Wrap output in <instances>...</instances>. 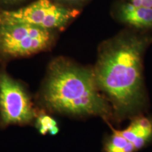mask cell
<instances>
[{"label":"cell","mask_w":152,"mask_h":152,"mask_svg":"<svg viewBox=\"0 0 152 152\" xmlns=\"http://www.w3.org/2000/svg\"><path fill=\"white\" fill-rule=\"evenodd\" d=\"M52 35L49 30L18 22L0 23V52L9 56L33 55L50 45Z\"/></svg>","instance_id":"3"},{"label":"cell","mask_w":152,"mask_h":152,"mask_svg":"<svg viewBox=\"0 0 152 152\" xmlns=\"http://www.w3.org/2000/svg\"><path fill=\"white\" fill-rule=\"evenodd\" d=\"M76 14L75 11L63 8L50 0H37L24 8L3 13L1 22L25 23L49 30L62 28Z\"/></svg>","instance_id":"5"},{"label":"cell","mask_w":152,"mask_h":152,"mask_svg":"<svg viewBox=\"0 0 152 152\" xmlns=\"http://www.w3.org/2000/svg\"><path fill=\"white\" fill-rule=\"evenodd\" d=\"M135 7H144L152 9V0H130V2Z\"/></svg>","instance_id":"10"},{"label":"cell","mask_w":152,"mask_h":152,"mask_svg":"<svg viewBox=\"0 0 152 152\" xmlns=\"http://www.w3.org/2000/svg\"><path fill=\"white\" fill-rule=\"evenodd\" d=\"M27 91L9 74L0 73V121L4 125H24L36 118Z\"/></svg>","instance_id":"4"},{"label":"cell","mask_w":152,"mask_h":152,"mask_svg":"<svg viewBox=\"0 0 152 152\" xmlns=\"http://www.w3.org/2000/svg\"><path fill=\"white\" fill-rule=\"evenodd\" d=\"M125 139L132 142L136 150L145 146L152 137V121L144 116L136 118L125 130L120 131Z\"/></svg>","instance_id":"6"},{"label":"cell","mask_w":152,"mask_h":152,"mask_svg":"<svg viewBox=\"0 0 152 152\" xmlns=\"http://www.w3.org/2000/svg\"><path fill=\"white\" fill-rule=\"evenodd\" d=\"M1 22V17H0V23Z\"/></svg>","instance_id":"11"},{"label":"cell","mask_w":152,"mask_h":152,"mask_svg":"<svg viewBox=\"0 0 152 152\" xmlns=\"http://www.w3.org/2000/svg\"><path fill=\"white\" fill-rule=\"evenodd\" d=\"M145 40L123 36L102 47L94 70L96 85L113 104L115 114L125 118L144 104L142 54Z\"/></svg>","instance_id":"1"},{"label":"cell","mask_w":152,"mask_h":152,"mask_svg":"<svg viewBox=\"0 0 152 152\" xmlns=\"http://www.w3.org/2000/svg\"><path fill=\"white\" fill-rule=\"evenodd\" d=\"M105 152H134L135 147L123 137L120 131L114 130L104 147Z\"/></svg>","instance_id":"8"},{"label":"cell","mask_w":152,"mask_h":152,"mask_svg":"<svg viewBox=\"0 0 152 152\" xmlns=\"http://www.w3.org/2000/svg\"><path fill=\"white\" fill-rule=\"evenodd\" d=\"M121 17L125 23L136 28H147L152 26L151 8L125 4L121 10Z\"/></svg>","instance_id":"7"},{"label":"cell","mask_w":152,"mask_h":152,"mask_svg":"<svg viewBox=\"0 0 152 152\" xmlns=\"http://www.w3.org/2000/svg\"><path fill=\"white\" fill-rule=\"evenodd\" d=\"M99 90L94 70L58 58L49 64L40 99L47 109L57 113L108 120L111 108Z\"/></svg>","instance_id":"2"},{"label":"cell","mask_w":152,"mask_h":152,"mask_svg":"<svg viewBox=\"0 0 152 152\" xmlns=\"http://www.w3.org/2000/svg\"><path fill=\"white\" fill-rule=\"evenodd\" d=\"M35 126L42 135H46L48 133L51 135H56L59 131L55 119L45 113H40L36 115Z\"/></svg>","instance_id":"9"}]
</instances>
